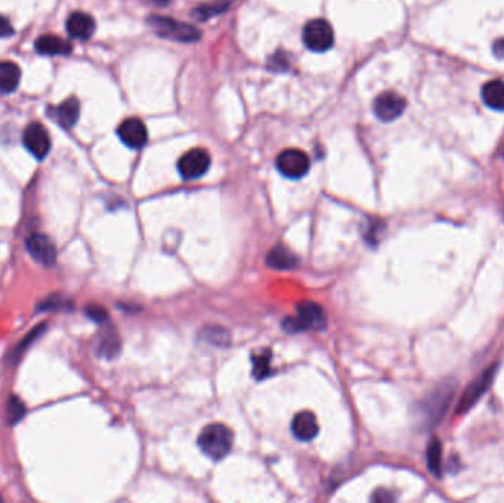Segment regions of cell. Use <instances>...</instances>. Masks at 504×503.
<instances>
[{
	"instance_id": "6da1fadb",
	"label": "cell",
	"mask_w": 504,
	"mask_h": 503,
	"mask_svg": "<svg viewBox=\"0 0 504 503\" xmlns=\"http://www.w3.org/2000/svg\"><path fill=\"white\" fill-rule=\"evenodd\" d=\"M233 433L223 423H210L198 437L201 452L213 461L223 459L232 450Z\"/></svg>"
},
{
	"instance_id": "7a4b0ae2",
	"label": "cell",
	"mask_w": 504,
	"mask_h": 503,
	"mask_svg": "<svg viewBox=\"0 0 504 503\" xmlns=\"http://www.w3.org/2000/svg\"><path fill=\"white\" fill-rule=\"evenodd\" d=\"M327 325V318L325 310L313 302H304L298 304L296 316L283 321V329L288 333H299L305 329H314L322 331Z\"/></svg>"
},
{
	"instance_id": "3957f363",
	"label": "cell",
	"mask_w": 504,
	"mask_h": 503,
	"mask_svg": "<svg viewBox=\"0 0 504 503\" xmlns=\"http://www.w3.org/2000/svg\"><path fill=\"white\" fill-rule=\"evenodd\" d=\"M454 395H455V384L454 383L441 384L431 392V396L423 404L424 419H427V422H429L431 427L436 426V423L443 421L447 409L450 407V404L453 402Z\"/></svg>"
},
{
	"instance_id": "277c9868",
	"label": "cell",
	"mask_w": 504,
	"mask_h": 503,
	"mask_svg": "<svg viewBox=\"0 0 504 503\" xmlns=\"http://www.w3.org/2000/svg\"><path fill=\"white\" fill-rule=\"evenodd\" d=\"M303 40L311 52H326L335 43L334 28L326 20L308 21L303 31Z\"/></svg>"
},
{
	"instance_id": "5b68a950",
	"label": "cell",
	"mask_w": 504,
	"mask_h": 503,
	"mask_svg": "<svg viewBox=\"0 0 504 503\" xmlns=\"http://www.w3.org/2000/svg\"><path fill=\"white\" fill-rule=\"evenodd\" d=\"M149 25L156 31V35L164 39L177 42H195L201 37V33L196 27L182 24L164 17H151Z\"/></svg>"
},
{
	"instance_id": "8992f818",
	"label": "cell",
	"mask_w": 504,
	"mask_h": 503,
	"mask_svg": "<svg viewBox=\"0 0 504 503\" xmlns=\"http://www.w3.org/2000/svg\"><path fill=\"white\" fill-rule=\"evenodd\" d=\"M276 167L282 176L288 179H301L310 170V159L301 149H285L279 154Z\"/></svg>"
},
{
	"instance_id": "52a82bcc",
	"label": "cell",
	"mask_w": 504,
	"mask_h": 503,
	"mask_svg": "<svg viewBox=\"0 0 504 503\" xmlns=\"http://www.w3.org/2000/svg\"><path fill=\"white\" fill-rule=\"evenodd\" d=\"M211 166V156L208 151L195 148L187 151L177 163V170L184 180H195L202 178Z\"/></svg>"
},
{
	"instance_id": "ba28073f",
	"label": "cell",
	"mask_w": 504,
	"mask_h": 503,
	"mask_svg": "<svg viewBox=\"0 0 504 503\" xmlns=\"http://www.w3.org/2000/svg\"><path fill=\"white\" fill-rule=\"evenodd\" d=\"M496 372H497V366H490L488 369H485L478 378L474 380V383H472L466 391L463 392V396L459 402V406H458V414H465L467 411H470L472 407H474L479 399L485 395L486 390L490 388L494 376H496Z\"/></svg>"
},
{
	"instance_id": "9c48e42d",
	"label": "cell",
	"mask_w": 504,
	"mask_h": 503,
	"mask_svg": "<svg viewBox=\"0 0 504 503\" xmlns=\"http://www.w3.org/2000/svg\"><path fill=\"white\" fill-rule=\"evenodd\" d=\"M405 99L396 92H384L373 102L374 116L384 123L397 120L405 111Z\"/></svg>"
},
{
	"instance_id": "30bf717a",
	"label": "cell",
	"mask_w": 504,
	"mask_h": 503,
	"mask_svg": "<svg viewBox=\"0 0 504 503\" xmlns=\"http://www.w3.org/2000/svg\"><path fill=\"white\" fill-rule=\"evenodd\" d=\"M24 145L27 151L34 155L37 160H43L44 156L49 154L52 142L49 132L44 129V125L40 123H31L27 125V129L23 136Z\"/></svg>"
},
{
	"instance_id": "8fae6325",
	"label": "cell",
	"mask_w": 504,
	"mask_h": 503,
	"mask_svg": "<svg viewBox=\"0 0 504 503\" xmlns=\"http://www.w3.org/2000/svg\"><path fill=\"white\" fill-rule=\"evenodd\" d=\"M118 137L121 139V142L133 149H139L141 147H145V144L148 142V129L145 123L139 120V118H127L124 120L117 129Z\"/></svg>"
},
{
	"instance_id": "7c38bea8",
	"label": "cell",
	"mask_w": 504,
	"mask_h": 503,
	"mask_svg": "<svg viewBox=\"0 0 504 503\" xmlns=\"http://www.w3.org/2000/svg\"><path fill=\"white\" fill-rule=\"evenodd\" d=\"M27 249L30 256L43 266L51 267L56 263V248L53 242L42 233H33L27 240Z\"/></svg>"
},
{
	"instance_id": "4fadbf2b",
	"label": "cell",
	"mask_w": 504,
	"mask_h": 503,
	"mask_svg": "<svg viewBox=\"0 0 504 503\" xmlns=\"http://www.w3.org/2000/svg\"><path fill=\"white\" fill-rule=\"evenodd\" d=\"M96 24L89 13L73 12L67 20V31L73 39L87 40L93 36Z\"/></svg>"
},
{
	"instance_id": "5bb4252c",
	"label": "cell",
	"mask_w": 504,
	"mask_h": 503,
	"mask_svg": "<svg viewBox=\"0 0 504 503\" xmlns=\"http://www.w3.org/2000/svg\"><path fill=\"white\" fill-rule=\"evenodd\" d=\"M291 430L298 440H301V442H310V440L317 435L319 423L314 414L304 411V412H299L294 418Z\"/></svg>"
},
{
	"instance_id": "9a60e30c",
	"label": "cell",
	"mask_w": 504,
	"mask_h": 503,
	"mask_svg": "<svg viewBox=\"0 0 504 503\" xmlns=\"http://www.w3.org/2000/svg\"><path fill=\"white\" fill-rule=\"evenodd\" d=\"M49 116L62 128L70 129L80 117V104H78L77 98H70L58 106H53L49 111Z\"/></svg>"
},
{
	"instance_id": "2e32d148",
	"label": "cell",
	"mask_w": 504,
	"mask_h": 503,
	"mask_svg": "<svg viewBox=\"0 0 504 503\" xmlns=\"http://www.w3.org/2000/svg\"><path fill=\"white\" fill-rule=\"evenodd\" d=\"M36 51L42 55H68L73 51V46L59 36L43 35L36 40Z\"/></svg>"
},
{
	"instance_id": "e0dca14e",
	"label": "cell",
	"mask_w": 504,
	"mask_h": 503,
	"mask_svg": "<svg viewBox=\"0 0 504 503\" xmlns=\"http://www.w3.org/2000/svg\"><path fill=\"white\" fill-rule=\"evenodd\" d=\"M21 80V70L20 67L11 61L0 62V93L6 95V93L13 92L18 87Z\"/></svg>"
},
{
	"instance_id": "ac0fdd59",
	"label": "cell",
	"mask_w": 504,
	"mask_h": 503,
	"mask_svg": "<svg viewBox=\"0 0 504 503\" xmlns=\"http://www.w3.org/2000/svg\"><path fill=\"white\" fill-rule=\"evenodd\" d=\"M482 101L484 104L494 109V111H504V82L491 80L482 87Z\"/></svg>"
},
{
	"instance_id": "d6986e66",
	"label": "cell",
	"mask_w": 504,
	"mask_h": 503,
	"mask_svg": "<svg viewBox=\"0 0 504 503\" xmlns=\"http://www.w3.org/2000/svg\"><path fill=\"white\" fill-rule=\"evenodd\" d=\"M267 264L277 271H288L298 264V259L285 245H276L267 256Z\"/></svg>"
},
{
	"instance_id": "ffe728a7",
	"label": "cell",
	"mask_w": 504,
	"mask_h": 503,
	"mask_svg": "<svg viewBox=\"0 0 504 503\" xmlns=\"http://www.w3.org/2000/svg\"><path fill=\"white\" fill-rule=\"evenodd\" d=\"M99 352L102 356L113 359L114 356L118 354L120 352V340L118 335L115 333H106L102 338H101V344H99Z\"/></svg>"
},
{
	"instance_id": "44dd1931",
	"label": "cell",
	"mask_w": 504,
	"mask_h": 503,
	"mask_svg": "<svg viewBox=\"0 0 504 503\" xmlns=\"http://www.w3.org/2000/svg\"><path fill=\"white\" fill-rule=\"evenodd\" d=\"M6 415H8V416H6V418H8V422L11 423V426H13V423L20 422V421L24 418V415H25V406H24V403H23L18 397L12 396V397L9 399V402H8Z\"/></svg>"
},
{
	"instance_id": "7402d4cb",
	"label": "cell",
	"mask_w": 504,
	"mask_h": 503,
	"mask_svg": "<svg viewBox=\"0 0 504 503\" xmlns=\"http://www.w3.org/2000/svg\"><path fill=\"white\" fill-rule=\"evenodd\" d=\"M252 364H254L256 378H265V376L270 373V353L263 352L260 356H252Z\"/></svg>"
},
{
	"instance_id": "603a6c76",
	"label": "cell",
	"mask_w": 504,
	"mask_h": 503,
	"mask_svg": "<svg viewBox=\"0 0 504 503\" xmlns=\"http://www.w3.org/2000/svg\"><path fill=\"white\" fill-rule=\"evenodd\" d=\"M441 454H443V450H441V445L435 438L432 440L428 447V466L431 469V473L436 476H439V471H441Z\"/></svg>"
},
{
	"instance_id": "cb8c5ba5",
	"label": "cell",
	"mask_w": 504,
	"mask_h": 503,
	"mask_svg": "<svg viewBox=\"0 0 504 503\" xmlns=\"http://www.w3.org/2000/svg\"><path fill=\"white\" fill-rule=\"evenodd\" d=\"M43 331H44V325H40V326L34 328L33 331H31L25 338H23V341L17 345V347H15V350H13V353H12V360L17 361L18 359H21V356H23V354L25 353V350L28 349V345H30L31 342H33Z\"/></svg>"
},
{
	"instance_id": "d4e9b609",
	"label": "cell",
	"mask_w": 504,
	"mask_h": 503,
	"mask_svg": "<svg viewBox=\"0 0 504 503\" xmlns=\"http://www.w3.org/2000/svg\"><path fill=\"white\" fill-rule=\"evenodd\" d=\"M65 306H68L67 300H64V298H62L61 295H52V297L47 298V300L42 302L40 309L42 310H56V309L61 310V309H64Z\"/></svg>"
},
{
	"instance_id": "484cf974",
	"label": "cell",
	"mask_w": 504,
	"mask_h": 503,
	"mask_svg": "<svg viewBox=\"0 0 504 503\" xmlns=\"http://www.w3.org/2000/svg\"><path fill=\"white\" fill-rule=\"evenodd\" d=\"M86 313H87V316L90 319H93L94 322H98V323H103L105 321H108V313L105 311V309H102L99 306L87 307Z\"/></svg>"
},
{
	"instance_id": "4316f807",
	"label": "cell",
	"mask_w": 504,
	"mask_h": 503,
	"mask_svg": "<svg viewBox=\"0 0 504 503\" xmlns=\"http://www.w3.org/2000/svg\"><path fill=\"white\" fill-rule=\"evenodd\" d=\"M13 35V28L6 17L0 15V39H6Z\"/></svg>"
},
{
	"instance_id": "83f0119b",
	"label": "cell",
	"mask_w": 504,
	"mask_h": 503,
	"mask_svg": "<svg viewBox=\"0 0 504 503\" xmlns=\"http://www.w3.org/2000/svg\"><path fill=\"white\" fill-rule=\"evenodd\" d=\"M494 49V54L498 56V58H504V39H500L494 43L493 46Z\"/></svg>"
},
{
	"instance_id": "f1b7e54d",
	"label": "cell",
	"mask_w": 504,
	"mask_h": 503,
	"mask_svg": "<svg viewBox=\"0 0 504 503\" xmlns=\"http://www.w3.org/2000/svg\"><path fill=\"white\" fill-rule=\"evenodd\" d=\"M152 2L156 5H167L168 0H152Z\"/></svg>"
}]
</instances>
